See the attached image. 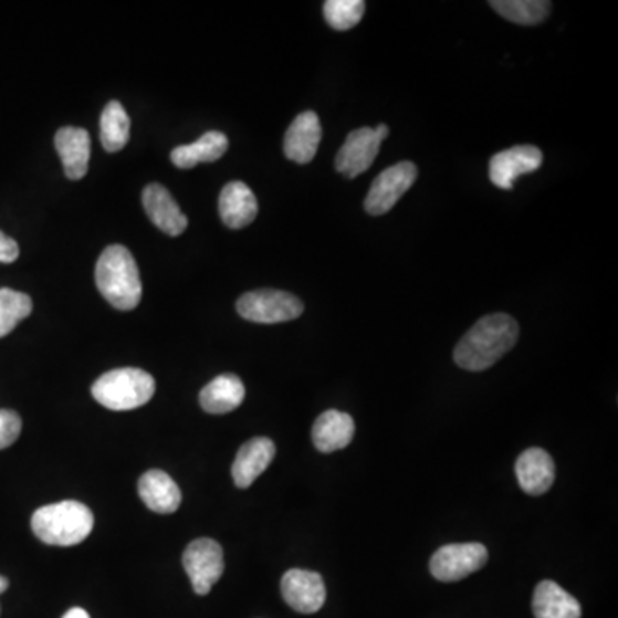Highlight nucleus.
<instances>
[{
  "label": "nucleus",
  "mask_w": 618,
  "mask_h": 618,
  "mask_svg": "<svg viewBox=\"0 0 618 618\" xmlns=\"http://www.w3.org/2000/svg\"><path fill=\"white\" fill-rule=\"evenodd\" d=\"M517 338L519 325L511 315H488L461 338L453 359L468 371H484L500 362L517 344Z\"/></svg>",
  "instance_id": "1"
},
{
  "label": "nucleus",
  "mask_w": 618,
  "mask_h": 618,
  "mask_svg": "<svg viewBox=\"0 0 618 618\" xmlns=\"http://www.w3.org/2000/svg\"><path fill=\"white\" fill-rule=\"evenodd\" d=\"M96 287L121 312H132L142 301L143 285L135 256L127 248L112 244L98 258Z\"/></svg>",
  "instance_id": "2"
},
{
  "label": "nucleus",
  "mask_w": 618,
  "mask_h": 618,
  "mask_svg": "<svg viewBox=\"0 0 618 618\" xmlns=\"http://www.w3.org/2000/svg\"><path fill=\"white\" fill-rule=\"evenodd\" d=\"M93 524L92 511L76 500L51 503L31 517V530L36 538L52 546L80 545L92 534Z\"/></svg>",
  "instance_id": "3"
},
{
  "label": "nucleus",
  "mask_w": 618,
  "mask_h": 618,
  "mask_svg": "<svg viewBox=\"0 0 618 618\" xmlns=\"http://www.w3.org/2000/svg\"><path fill=\"white\" fill-rule=\"evenodd\" d=\"M155 378L139 368H119L102 375L93 384L96 402L111 411H133L155 396Z\"/></svg>",
  "instance_id": "4"
},
{
  "label": "nucleus",
  "mask_w": 618,
  "mask_h": 618,
  "mask_svg": "<svg viewBox=\"0 0 618 618\" xmlns=\"http://www.w3.org/2000/svg\"><path fill=\"white\" fill-rule=\"evenodd\" d=\"M303 312L301 300L289 292L275 291V289L247 292L238 301V313L242 318L253 323H265V325L291 322L300 318Z\"/></svg>",
  "instance_id": "5"
},
{
  "label": "nucleus",
  "mask_w": 618,
  "mask_h": 618,
  "mask_svg": "<svg viewBox=\"0 0 618 618\" xmlns=\"http://www.w3.org/2000/svg\"><path fill=\"white\" fill-rule=\"evenodd\" d=\"M388 127L380 124L377 129L359 127L347 135L346 143L335 157V169L347 179L362 176L373 166L380 154V145L388 136Z\"/></svg>",
  "instance_id": "6"
},
{
  "label": "nucleus",
  "mask_w": 618,
  "mask_h": 618,
  "mask_svg": "<svg viewBox=\"0 0 618 618\" xmlns=\"http://www.w3.org/2000/svg\"><path fill=\"white\" fill-rule=\"evenodd\" d=\"M486 562L488 549L481 543H453L433 553L430 570L434 579L455 583L483 568Z\"/></svg>",
  "instance_id": "7"
},
{
  "label": "nucleus",
  "mask_w": 618,
  "mask_h": 618,
  "mask_svg": "<svg viewBox=\"0 0 618 618\" xmlns=\"http://www.w3.org/2000/svg\"><path fill=\"white\" fill-rule=\"evenodd\" d=\"M416 177L418 167L412 161H399L388 167L373 181L366 195L365 210L373 217L385 216L411 189Z\"/></svg>",
  "instance_id": "8"
},
{
  "label": "nucleus",
  "mask_w": 618,
  "mask_h": 618,
  "mask_svg": "<svg viewBox=\"0 0 618 618\" xmlns=\"http://www.w3.org/2000/svg\"><path fill=\"white\" fill-rule=\"evenodd\" d=\"M182 564L191 580L192 591L201 596L208 595L226 568L222 546L216 540H195L186 548Z\"/></svg>",
  "instance_id": "9"
},
{
  "label": "nucleus",
  "mask_w": 618,
  "mask_h": 618,
  "mask_svg": "<svg viewBox=\"0 0 618 618\" xmlns=\"http://www.w3.org/2000/svg\"><path fill=\"white\" fill-rule=\"evenodd\" d=\"M282 596L292 610L316 614L327 599V589L320 574L303 568H291L282 577Z\"/></svg>",
  "instance_id": "10"
},
{
  "label": "nucleus",
  "mask_w": 618,
  "mask_h": 618,
  "mask_svg": "<svg viewBox=\"0 0 618 618\" xmlns=\"http://www.w3.org/2000/svg\"><path fill=\"white\" fill-rule=\"evenodd\" d=\"M542 164L543 154L536 146H512L509 150L493 155L490 160V179L496 188L511 191L519 177L538 170Z\"/></svg>",
  "instance_id": "11"
},
{
  "label": "nucleus",
  "mask_w": 618,
  "mask_h": 618,
  "mask_svg": "<svg viewBox=\"0 0 618 618\" xmlns=\"http://www.w3.org/2000/svg\"><path fill=\"white\" fill-rule=\"evenodd\" d=\"M143 207H145L146 216L150 217L151 222L161 232L176 238L186 231L188 219L164 186L157 185V182L146 186L143 191Z\"/></svg>",
  "instance_id": "12"
},
{
  "label": "nucleus",
  "mask_w": 618,
  "mask_h": 618,
  "mask_svg": "<svg viewBox=\"0 0 618 618\" xmlns=\"http://www.w3.org/2000/svg\"><path fill=\"white\" fill-rule=\"evenodd\" d=\"M275 452V443L266 437H256L244 443L232 464V480L235 486L241 490L250 488L272 464Z\"/></svg>",
  "instance_id": "13"
},
{
  "label": "nucleus",
  "mask_w": 618,
  "mask_h": 618,
  "mask_svg": "<svg viewBox=\"0 0 618 618\" xmlns=\"http://www.w3.org/2000/svg\"><path fill=\"white\" fill-rule=\"evenodd\" d=\"M322 142V124L315 112L306 111L292 121L284 138V154L296 164H310Z\"/></svg>",
  "instance_id": "14"
},
{
  "label": "nucleus",
  "mask_w": 618,
  "mask_h": 618,
  "mask_svg": "<svg viewBox=\"0 0 618 618\" xmlns=\"http://www.w3.org/2000/svg\"><path fill=\"white\" fill-rule=\"evenodd\" d=\"M515 476L527 495H543L555 481V462L548 452L533 447L519 455Z\"/></svg>",
  "instance_id": "15"
},
{
  "label": "nucleus",
  "mask_w": 618,
  "mask_h": 618,
  "mask_svg": "<svg viewBox=\"0 0 618 618\" xmlns=\"http://www.w3.org/2000/svg\"><path fill=\"white\" fill-rule=\"evenodd\" d=\"M55 150L61 157L64 172L73 181H80L88 172L92 142L88 132L81 127H61L55 135Z\"/></svg>",
  "instance_id": "16"
},
{
  "label": "nucleus",
  "mask_w": 618,
  "mask_h": 618,
  "mask_svg": "<svg viewBox=\"0 0 618 618\" xmlns=\"http://www.w3.org/2000/svg\"><path fill=\"white\" fill-rule=\"evenodd\" d=\"M138 493L146 507L157 514H174L181 507V490L176 481L160 469H151L139 478Z\"/></svg>",
  "instance_id": "17"
},
{
  "label": "nucleus",
  "mask_w": 618,
  "mask_h": 618,
  "mask_svg": "<svg viewBox=\"0 0 618 618\" xmlns=\"http://www.w3.org/2000/svg\"><path fill=\"white\" fill-rule=\"evenodd\" d=\"M219 211L220 219L229 229H242L256 219V197L244 182H229L220 192Z\"/></svg>",
  "instance_id": "18"
},
{
  "label": "nucleus",
  "mask_w": 618,
  "mask_h": 618,
  "mask_svg": "<svg viewBox=\"0 0 618 618\" xmlns=\"http://www.w3.org/2000/svg\"><path fill=\"white\" fill-rule=\"evenodd\" d=\"M354 419L347 412L325 411L318 416L313 427V443L323 453L337 452L350 446L354 438Z\"/></svg>",
  "instance_id": "19"
},
{
  "label": "nucleus",
  "mask_w": 618,
  "mask_h": 618,
  "mask_svg": "<svg viewBox=\"0 0 618 618\" xmlns=\"http://www.w3.org/2000/svg\"><path fill=\"white\" fill-rule=\"evenodd\" d=\"M244 396L247 388L241 378L235 375H220L201 390L200 404L203 411L210 415H227L241 406Z\"/></svg>",
  "instance_id": "20"
},
{
  "label": "nucleus",
  "mask_w": 618,
  "mask_h": 618,
  "mask_svg": "<svg viewBox=\"0 0 618 618\" xmlns=\"http://www.w3.org/2000/svg\"><path fill=\"white\" fill-rule=\"evenodd\" d=\"M533 611L536 618H580L583 614L579 601L553 580H542L536 586Z\"/></svg>",
  "instance_id": "21"
},
{
  "label": "nucleus",
  "mask_w": 618,
  "mask_h": 618,
  "mask_svg": "<svg viewBox=\"0 0 618 618\" xmlns=\"http://www.w3.org/2000/svg\"><path fill=\"white\" fill-rule=\"evenodd\" d=\"M229 148V139L223 133L208 132L191 145L174 148L170 160L177 169H192L198 164H210L223 157Z\"/></svg>",
  "instance_id": "22"
},
{
  "label": "nucleus",
  "mask_w": 618,
  "mask_h": 618,
  "mask_svg": "<svg viewBox=\"0 0 618 618\" xmlns=\"http://www.w3.org/2000/svg\"><path fill=\"white\" fill-rule=\"evenodd\" d=\"M129 132L132 119L124 111L123 104L117 101L108 102L101 117V139L105 150L111 154L123 150L129 142Z\"/></svg>",
  "instance_id": "23"
},
{
  "label": "nucleus",
  "mask_w": 618,
  "mask_h": 618,
  "mask_svg": "<svg viewBox=\"0 0 618 618\" xmlns=\"http://www.w3.org/2000/svg\"><path fill=\"white\" fill-rule=\"evenodd\" d=\"M490 6L505 20L523 27L543 23L552 12V2L546 0H492Z\"/></svg>",
  "instance_id": "24"
},
{
  "label": "nucleus",
  "mask_w": 618,
  "mask_h": 618,
  "mask_svg": "<svg viewBox=\"0 0 618 618\" xmlns=\"http://www.w3.org/2000/svg\"><path fill=\"white\" fill-rule=\"evenodd\" d=\"M33 312L31 297L12 289H0V338L11 334Z\"/></svg>",
  "instance_id": "25"
},
{
  "label": "nucleus",
  "mask_w": 618,
  "mask_h": 618,
  "mask_svg": "<svg viewBox=\"0 0 618 618\" xmlns=\"http://www.w3.org/2000/svg\"><path fill=\"white\" fill-rule=\"evenodd\" d=\"M363 0H327L323 4V15L334 30L347 31L357 27L365 15Z\"/></svg>",
  "instance_id": "26"
},
{
  "label": "nucleus",
  "mask_w": 618,
  "mask_h": 618,
  "mask_svg": "<svg viewBox=\"0 0 618 618\" xmlns=\"http://www.w3.org/2000/svg\"><path fill=\"white\" fill-rule=\"evenodd\" d=\"M21 422L20 415L9 409H0V450L8 449L20 438Z\"/></svg>",
  "instance_id": "27"
},
{
  "label": "nucleus",
  "mask_w": 618,
  "mask_h": 618,
  "mask_svg": "<svg viewBox=\"0 0 618 618\" xmlns=\"http://www.w3.org/2000/svg\"><path fill=\"white\" fill-rule=\"evenodd\" d=\"M20 258V247L14 239L0 231V263H12Z\"/></svg>",
  "instance_id": "28"
},
{
  "label": "nucleus",
  "mask_w": 618,
  "mask_h": 618,
  "mask_svg": "<svg viewBox=\"0 0 618 618\" xmlns=\"http://www.w3.org/2000/svg\"><path fill=\"white\" fill-rule=\"evenodd\" d=\"M62 618H90V615L83 608H71Z\"/></svg>",
  "instance_id": "29"
},
{
  "label": "nucleus",
  "mask_w": 618,
  "mask_h": 618,
  "mask_svg": "<svg viewBox=\"0 0 618 618\" xmlns=\"http://www.w3.org/2000/svg\"><path fill=\"white\" fill-rule=\"evenodd\" d=\"M9 588V580L6 579L4 576H0V595H2V593L8 591Z\"/></svg>",
  "instance_id": "30"
}]
</instances>
